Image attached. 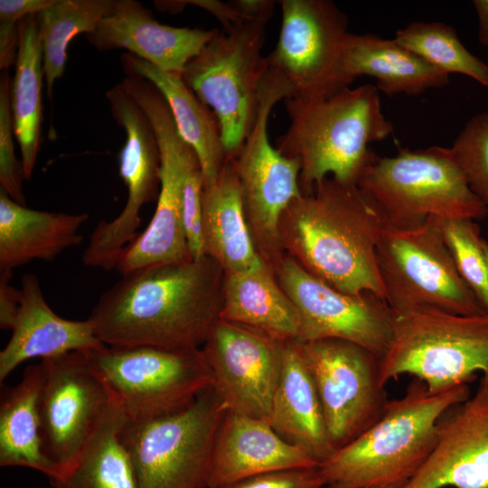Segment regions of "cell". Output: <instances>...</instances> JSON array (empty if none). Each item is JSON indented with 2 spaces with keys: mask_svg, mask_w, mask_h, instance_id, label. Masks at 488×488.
Here are the masks:
<instances>
[{
  "mask_svg": "<svg viewBox=\"0 0 488 488\" xmlns=\"http://www.w3.org/2000/svg\"><path fill=\"white\" fill-rule=\"evenodd\" d=\"M185 2L202 7L214 15L221 23L224 32H229L234 26L250 21L239 13L230 1L195 0Z\"/></svg>",
  "mask_w": 488,
  "mask_h": 488,
  "instance_id": "cell-41",
  "label": "cell"
},
{
  "mask_svg": "<svg viewBox=\"0 0 488 488\" xmlns=\"http://www.w3.org/2000/svg\"><path fill=\"white\" fill-rule=\"evenodd\" d=\"M11 83L8 70L0 77V188L15 202L26 206L22 189L24 179L23 163L14 154V135L11 109Z\"/></svg>",
  "mask_w": 488,
  "mask_h": 488,
  "instance_id": "cell-36",
  "label": "cell"
},
{
  "mask_svg": "<svg viewBox=\"0 0 488 488\" xmlns=\"http://www.w3.org/2000/svg\"><path fill=\"white\" fill-rule=\"evenodd\" d=\"M21 300L11 337L0 352L1 383L21 363L49 359L70 352H91L104 345L89 319L73 321L56 314L46 302L33 274L21 279Z\"/></svg>",
  "mask_w": 488,
  "mask_h": 488,
  "instance_id": "cell-21",
  "label": "cell"
},
{
  "mask_svg": "<svg viewBox=\"0 0 488 488\" xmlns=\"http://www.w3.org/2000/svg\"><path fill=\"white\" fill-rule=\"evenodd\" d=\"M394 40L443 72L460 73L488 87V64L471 53L446 23L413 22Z\"/></svg>",
  "mask_w": 488,
  "mask_h": 488,
  "instance_id": "cell-33",
  "label": "cell"
},
{
  "mask_svg": "<svg viewBox=\"0 0 488 488\" xmlns=\"http://www.w3.org/2000/svg\"><path fill=\"white\" fill-rule=\"evenodd\" d=\"M39 365L42 449L61 474L77 459L116 397L89 352L43 359Z\"/></svg>",
  "mask_w": 488,
  "mask_h": 488,
  "instance_id": "cell-13",
  "label": "cell"
},
{
  "mask_svg": "<svg viewBox=\"0 0 488 488\" xmlns=\"http://www.w3.org/2000/svg\"><path fill=\"white\" fill-rule=\"evenodd\" d=\"M221 320L265 333L280 340H296V309L263 262L254 268L225 274Z\"/></svg>",
  "mask_w": 488,
  "mask_h": 488,
  "instance_id": "cell-28",
  "label": "cell"
},
{
  "mask_svg": "<svg viewBox=\"0 0 488 488\" xmlns=\"http://www.w3.org/2000/svg\"><path fill=\"white\" fill-rule=\"evenodd\" d=\"M13 271H0V328L11 330L15 320L20 300L21 289L11 285Z\"/></svg>",
  "mask_w": 488,
  "mask_h": 488,
  "instance_id": "cell-40",
  "label": "cell"
},
{
  "mask_svg": "<svg viewBox=\"0 0 488 488\" xmlns=\"http://www.w3.org/2000/svg\"><path fill=\"white\" fill-rule=\"evenodd\" d=\"M286 342L238 324L215 323L202 350L212 387L230 412L268 419Z\"/></svg>",
  "mask_w": 488,
  "mask_h": 488,
  "instance_id": "cell-17",
  "label": "cell"
},
{
  "mask_svg": "<svg viewBox=\"0 0 488 488\" xmlns=\"http://www.w3.org/2000/svg\"><path fill=\"white\" fill-rule=\"evenodd\" d=\"M127 416L116 399L74 463L52 488H139L130 455L119 433Z\"/></svg>",
  "mask_w": 488,
  "mask_h": 488,
  "instance_id": "cell-31",
  "label": "cell"
},
{
  "mask_svg": "<svg viewBox=\"0 0 488 488\" xmlns=\"http://www.w3.org/2000/svg\"><path fill=\"white\" fill-rule=\"evenodd\" d=\"M36 14H29L19 23L18 52L11 83L14 130L26 180L31 179L36 163L42 114V80L44 73Z\"/></svg>",
  "mask_w": 488,
  "mask_h": 488,
  "instance_id": "cell-30",
  "label": "cell"
},
{
  "mask_svg": "<svg viewBox=\"0 0 488 488\" xmlns=\"http://www.w3.org/2000/svg\"><path fill=\"white\" fill-rule=\"evenodd\" d=\"M202 174L200 162L194 163L183 189V222L192 259L204 256L202 208Z\"/></svg>",
  "mask_w": 488,
  "mask_h": 488,
  "instance_id": "cell-38",
  "label": "cell"
},
{
  "mask_svg": "<svg viewBox=\"0 0 488 488\" xmlns=\"http://www.w3.org/2000/svg\"><path fill=\"white\" fill-rule=\"evenodd\" d=\"M218 31L163 24L140 2L117 0L112 12L87 39L99 51L126 49L162 70L181 76L187 62Z\"/></svg>",
  "mask_w": 488,
  "mask_h": 488,
  "instance_id": "cell-20",
  "label": "cell"
},
{
  "mask_svg": "<svg viewBox=\"0 0 488 488\" xmlns=\"http://www.w3.org/2000/svg\"><path fill=\"white\" fill-rule=\"evenodd\" d=\"M120 61L123 69L148 80L160 90L181 136L197 155L202 187L213 183L229 156L214 112L184 83L182 76L162 70L129 52L121 55Z\"/></svg>",
  "mask_w": 488,
  "mask_h": 488,
  "instance_id": "cell-27",
  "label": "cell"
},
{
  "mask_svg": "<svg viewBox=\"0 0 488 488\" xmlns=\"http://www.w3.org/2000/svg\"><path fill=\"white\" fill-rule=\"evenodd\" d=\"M376 260L392 312L430 308L462 315L487 313L460 276L437 217L411 228L387 224Z\"/></svg>",
  "mask_w": 488,
  "mask_h": 488,
  "instance_id": "cell-8",
  "label": "cell"
},
{
  "mask_svg": "<svg viewBox=\"0 0 488 488\" xmlns=\"http://www.w3.org/2000/svg\"><path fill=\"white\" fill-rule=\"evenodd\" d=\"M127 419L176 411L212 386L202 350L104 346L89 352Z\"/></svg>",
  "mask_w": 488,
  "mask_h": 488,
  "instance_id": "cell-11",
  "label": "cell"
},
{
  "mask_svg": "<svg viewBox=\"0 0 488 488\" xmlns=\"http://www.w3.org/2000/svg\"><path fill=\"white\" fill-rule=\"evenodd\" d=\"M292 96L288 81L269 68L261 84L254 125L233 155L252 239L260 258L272 270L285 255L279 230L281 216L302 192L299 163L272 146L267 122L273 107Z\"/></svg>",
  "mask_w": 488,
  "mask_h": 488,
  "instance_id": "cell-10",
  "label": "cell"
},
{
  "mask_svg": "<svg viewBox=\"0 0 488 488\" xmlns=\"http://www.w3.org/2000/svg\"><path fill=\"white\" fill-rule=\"evenodd\" d=\"M54 0L0 1V69L15 64L19 45V23L29 15L47 8Z\"/></svg>",
  "mask_w": 488,
  "mask_h": 488,
  "instance_id": "cell-37",
  "label": "cell"
},
{
  "mask_svg": "<svg viewBox=\"0 0 488 488\" xmlns=\"http://www.w3.org/2000/svg\"><path fill=\"white\" fill-rule=\"evenodd\" d=\"M473 5L478 19V42L488 48V0H474Z\"/></svg>",
  "mask_w": 488,
  "mask_h": 488,
  "instance_id": "cell-43",
  "label": "cell"
},
{
  "mask_svg": "<svg viewBox=\"0 0 488 488\" xmlns=\"http://www.w3.org/2000/svg\"><path fill=\"white\" fill-rule=\"evenodd\" d=\"M438 219L460 276L488 312V267L479 225L471 219Z\"/></svg>",
  "mask_w": 488,
  "mask_h": 488,
  "instance_id": "cell-34",
  "label": "cell"
},
{
  "mask_svg": "<svg viewBox=\"0 0 488 488\" xmlns=\"http://www.w3.org/2000/svg\"><path fill=\"white\" fill-rule=\"evenodd\" d=\"M114 5L115 0H54L36 14L50 99L54 82L63 75L71 40L80 33L95 32Z\"/></svg>",
  "mask_w": 488,
  "mask_h": 488,
  "instance_id": "cell-32",
  "label": "cell"
},
{
  "mask_svg": "<svg viewBox=\"0 0 488 488\" xmlns=\"http://www.w3.org/2000/svg\"><path fill=\"white\" fill-rule=\"evenodd\" d=\"M273 272L298 314L296 341L341 339L364 347L380 360L383 357L393 332V313L385 300L372 293L352 296L340 292L288 254Z\"/></svg>",
  "mask_w": 488,
  "mask_h": 488,
  "instance_id": "cell-15",
  "label": "cell"
},
{
  "mask_svg": "<svg viewBox=\"0 0 488 488\" xmlns=\"http://www.w3.org/2000/svg\"><path fill=\"white\" fill-rule=\"evenodd\" d=\"M224 279L208 255L136 269L100 296L88 319L108 347L199 348L221 317Z\"/></svg>",
  "mask_w": 488,
  "mask_h": 488,
  "instance_id": "cell-1",
  "label": "cell"
},
{
  "mask_svg": "<svg viewBox=\"0 0 488 488\" xmlns=\"http://www.w3.org/2000/svg\"><path fill=\"white\" fill-rule=\"evenodd\" d=\"M130 95L149 118L158 142L160 191L150 223L119 258L116 269L120 275L192 259L183 222V189L191 166L199 161L181 136L164 97L153 83H136Z\"/></svg>",
  "mask_w": 488,
  "mask_h": 488,
  "instance_id": "cell-12",
  "label": "cell"
},
{
  "mask_svg": "<svg viewBox=\"0 0 488 488\" xmlns=\"http://www.w3.org/2000/svg\"><path fill=\"white\" fill-rule=\"evenodd\" d=\"M267 420L279 436L305 450L318 464L334 452L314 380L296 340L286 342Z\"/></svg>",
  "mask_w": 488,
  "mask_h": 488,
  "instance_id": "cell-23",
  "label": "cell"
},
{
  "mask_svg": "<svg viewBox=\"0 0 488 488\" xmlns=\"http://www.w3.org/2000/svg\"><path fill=\"white\" fill-rule=\"evenodd\" d=\"M297 343L314 380L335 451L370 428L386 408L380 360L364 347L341 339Z\"/></svg>",
  "mask_w": 488,
  "mask_h": 488,
  "instance_id": "cell-14",
  "label": "cell"
},
{
  "mask_svg": "<svg viewBox=\"0 0 488 488\" xmlns=\"http://www.w3.org/2000/svg\"><path fill=\"white\" fill-rule=\"evenodd\" d=\"M469 394L467 384L432 393L413 377L370 428L318 465L324 488H399L431 454L440 418Z\"/></svg>",
  "mask_w": 488,
  "mask_h": 488,
  "instance_id": "cell-4",
  "label": "cell"
},
{
  "mask_svg": "<svg viewBox=\"0 0 488 488\" xmlns=\"http://www.w3.org/2000/svg\"><path fill=\"white\" fill-rule=\"evenodd\" d=\"M282 24L275 49L267 56L293 96L310 99L343 88L339 66L348 34L346 15L328 0H282Z\"/></svg>",
  "mask_w": 488,
  "mask_h": 488,
  "instance_id": "cell-16",
  "label": "cell"
},
{
  "mask_svg": "<svg viewBox=\"0 0 488 488\" xmlns=\"http://www.w3.org/2000/svg\"><path fill=\"white\" fill-rule=\"evenodd\" d=\"M106 97L114 119L126 133L118 164L127 197L120 213L112 221H100L96 233L106 249L120 252L137 237L142 207L157 201L161 157L149 118L122 83L110 89Z\"/></svg>",
  "mask_w": 488,
  "mask_h": 488,
  "instance_id": "cell-18",
  "label": "cell"
},
{
  "mask_svg": "<svg viewBox=\"0 0 488 488\" xmlns=\"http://www.w3.org/2000/svg\"><path fill=\"white\" fill-rule=\"evenodd\" d=\"M451 148L470 188L488 209V111L471 117Z\"/></svg>",
  "mask_w": 488,
  "mask_h": 488,
  "instance_id": "cell-35",
  "label": "cell"
},
{
  "mask_svg": "<svg viewBox=\"0 0 488 488\" xmlns=\"http://www.w3.org/2000/svg\"><path fill=\"white\" fill-rule=\"evenodd\" d=\"M488 488V388L450 408L438 421L435 447L399 488Z\"/></svg>",
  "mask_w": 488,
  "mask_h": 488,
  "instance_id": "cell-19",
  "label": "cell"
},
{
  "mask_svg": "<svg viewBox=\"0 0 488 488\" xmlns=\"http://www.w3.org/2000/svg\"><path fill=\"white\" fill-rule=\"evenodd\" d=\"M267 21H249L218 31L185 65L184 83L216 115L225 150L235 155L257 117L268 70L261 50Z\"/></svg>",
  "mask_w": 488,
  "mask_h": 488,
  "instance_id": "cell-9",
  "label": "cell"
},
{
  "mask_svg": "<svg viewBox=\"0 0 488 488\" xmlns=\"http://www.w3.org/2000/svg\"><path fill=\"white\" fill-rule=\"evenodd\" d=\"M318 465L305 450L279 436L267 419L228 411L215 442L209 488L263 473Z\"/></svg>",
  "mask_w": 488,
  "mask_h": 488,
  "instance_id": "cell-22",
  "label": "cell"
},
{
  "mask_svg": "<svg viewBox=\"0 0 488 488\" xmlns=\"http://www.w3.org/2000/svg\"><path fill=\"white\" fill-rule=\"evenodd\" d=\"M204 254L215 259L225 274L260 266L241 200L233 155H229L218 178L202 191Z\"/></svg>",
  "mask_w": 488,
  "mask_h": 488,
  "instance_id": "cell-26",
  "label": "cell"
},
{
  "mask_svg": "<svg viewBox=\"0 0 488 488\" xmlns=\"http://www.w3.org/2000/svg\"><path fill=\"white\" fill-rule=\"evenodd\" d=\"M370 76L388 96H417L449 84V74L430 65L394 39L349 33L341 56L339 77L349 87L358 77Z\"/></svg>",
  "mask_w": 488,
  "mask_h": 488,
  "instance_id": "cell-24",
  "label": "cell"
},
{
  "mask_svg": "<svg viewBox=\"0 0 488 488\" xmlns=\"http://www.w3.org/2000/svg\"><path fill=\"white\" fill-rule=\"evenodd\" d=\"M378 488H382V487H378ZM384 488H396V487H384Z\"/></svg>",
  "mask_w": 488,
  "mask_h": 488,
  "instance_id": "cell-45",
  "label": "cell"
},
{
  "mask_svg": "<svg viewBox=\"0 0 488 488\" xmlns=\"http://www.w3.org/2000/svg\"><path fill=\"white\" fill-rule=\"evenodd\" d=\"M392 313V339L380 361L384 385L409 374L439 393L471 382L481 371L488 388V312L462 315L418 308Z\"/></svg>",
  "mask_w": 488,
  "mask_h": 488,
  "instance_id": "cell-6",
  "label": "cell"
},
{
  "mask_svg": "<svg viewBox=\"0 0 488 488\" xmlns=\"http://www.w3.org/2000/svg\"><path fill=\"white\" fill-rule=\"evenodd\" d=\"M230 2L239 13L250 21H268L275 6V2L270 0H232Z\"/></svg>",
  "mask_w": 488,
  "mask_h": 488,
  "instance_id": "cell-42",
  "label": "cell"
},
{
  "mask_svg": "<svg viewBox=\"0 0 488 488\" xmlns=\"http://www.w3.org/2000/svg\"><path fill=\"white\" fill-rule=\"evenodd\" d=\"M40 385V365H30L20 382L2 394L0 465L31 468L51 480L58 477L60 471L42 449L38 409Z\"/></svg>",
  "mask_w": 488,
  "mask_h": 488,
  "instance_id": "cell-29",
  "label": "cell"
},
{
  "mask_svg": "<svg viewBox=\"0 0 488 488\" xmlns=\"http://www.w3.org/2000/svg\"><path fill=\"white\" fill-rule=\"evenodd\" d=\"M88 213L37 211L13 201L0 188V271L33 260L50 261L80 245Z\"/></svg>",
  "mask_w": 488,
  "mask_h": 488,
  "instance_id": "cell-25",
  "label": "cell"
},
{
  "mask_svg": "<svg viewBox=\"0 0 488 488\" xmlns=\"http://www.w3.org/2000/svg\"><path fill=\"white\" fill-rule=\"evenodd\" d=\"M483 251H484L485 259H486V263L488 267V241L484 239L483 240Z\"/></svg>",
  "mask_w": 488,
  "mask_h": 488,
  "instance_id": "cell-44",
  "label": "cell"
},
{
  "mask_svg": "<svg viewBox=\"0 0 488 488\" xmlns=\"http://www.w3.org/2000/svg\"><path fill=\"white\" fill-rule=\"evenodd\" d=\"M290 119L276 148L300 165L302 194L329 174L346 184H358L378 157L369 144L391 136L394 127L382 112L379 90L364 84L345 87L331 94L283 100Z\"/></svg>",
  "mask_w": 488,
  "mask_h": 488,
  "instance_id": "cell-3",
  "label": "cell"
},
{
  "mask_svg": "<svg viewBox=\"0 0 488 488\" xmlns=\"http://www.w3.org/2000/svg\"><path fill=\"white\" fill-rule=\"evenodd\" d=\"M228 411L211 386L176 411L127 418L119 436L139 488H209L215 442Z\"/></svg>",
  "mask_w": 488,
  "mask_h": 488,
  "instance_id": "cell-7",
  "label": "cell"
},
{
  "mask_svg": "<svg viewBox=\"0 0 488 488\" xmlns=\"http://www.w3.org/2000/svg\"><path fill=\"white\" fill-rule=\"evenodd\" d=\"M387 222L356 184L327 177L283 212L284 249L309 273L344 294L385 300L376 249Z\"/></svg>",
  "mask_w": 488,
  "mask_h": 488,
  "instance_id": "cell-2",
  "label": "cell"
},
{
  "mask_svg": "<svg viewBox=\"0 0 488 488\" xmlns=\"http://www.w3.org/2000/svg\"><path fill=\"white\" fill-rule=\"evenodd\" d=\"M357 185L395 228L416 227L429 217L475 221L488 215L451 147L399 148L393 156L378 155Z\"/></svg>",
  "mask_w": 488,
  "mask_h": 488,
  "instance_id": "cell-5",
  "label": "cell"
},
{
  "mask_svg": "<svg viewBox=\"0 0 488 488\" xmlns=\"http://www.w3.org/2000/svg\"><path fill=\"white\" fill-rule=\"evenodd\" d=\"M318 466L263 473L215 488H323Z\"/></svg>",
  "mask_w": 488,
  "mask_h": 488,
  "instance_id": "cell-39",
  "label": "cell"
}]
</instances>
